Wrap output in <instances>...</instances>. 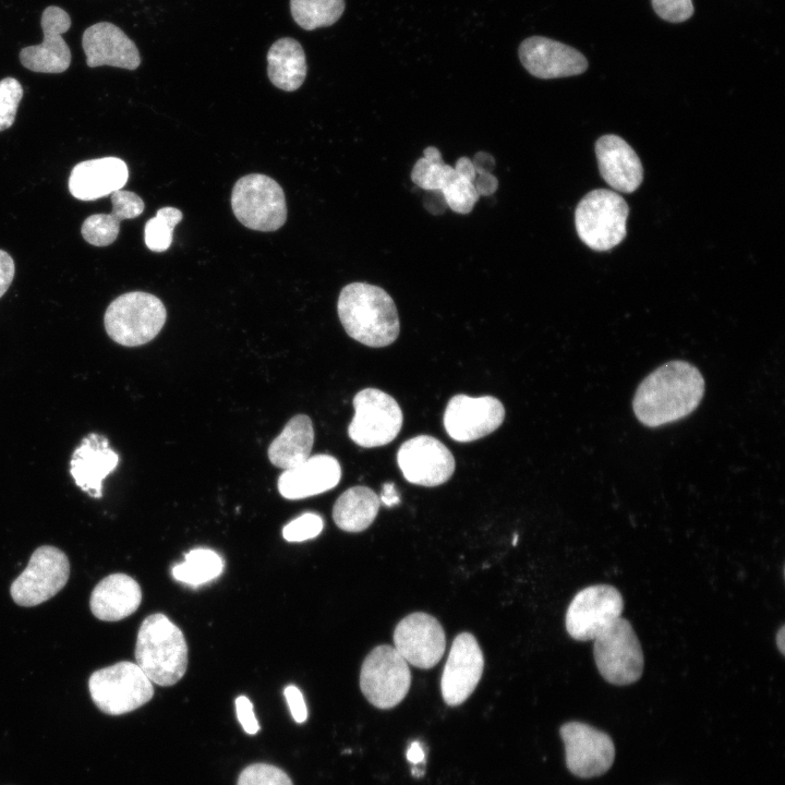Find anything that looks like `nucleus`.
Returning <instances> with one entry per match:
<instances>
[{
    "label": "nucleus",
    "instance_id": "f257e3e1",
    "mask_svg": "<svg viewBox=\"0 0 785 785\" xmlns=\"http://www.w3.org/2000/svg\"><path fill=\"white\" fill-rule=\"evenodd\" d=\"M704 379L692 364L675 360L649 374L636 390L632 408L644 425L657 427L687 416L700 403Z\"/></svg>",
    "mask_w": 785,
    "mask_h": 785
},
{
    "label": "nucleus",
    "instance_id": "f03ea898",
    "mask_svg": "<svg viewBox=\"0 0 785 785\" xmlns=\"http://www.w3.org/2000/svg\"><path fill=\"white\" fill-rule=\"evenodd\" d=\"M338 316L346 333L372 348L392 343L400 331L397 307L381 287L352 282L340 291Z\"/></svg>",
    "mask_w": 785,
    "mask_h": 785
},
{
    "label": "nucleus",
    "instance_id": "7ed1b4c3",
    "mask_svg": "<svg viewBox=\"0 0 785 785\" xmlns=\"http://www.w3.org/2000/svg\"><path fill=\"white\" fill-rule=\"evenodd\" d=\"M135 660L152 683L159 686L177 684L188 667L183 632L161 613L147 616L137 632Z\"/></svg>",
    "mask_w": 785,
    "mask_h": 785
},
{
    "label": "nucleus",
    "instance_id": "20e7f679",
    "mask_svg": "<svg viewBox=\"0 0 785 785\" xmlns=\"http://www.w3.org/2000/svg\"><path fill=\"white\" fill-rule=\"evenodd\" d=\"M167 318L164 303L154 294L132 291L116 298L104 316L108 336L125 347H137L153 340Z\"/></svg>",
    "mask_w": 785,
    "mask_h": 785
},
{
    "label": "nucleus",
    "instance_id": "39448f33",
    "mask_svg": "<svg viewBox=\"0 0 785 785\" xmlns=\"http://www.w3.org/2000/svg\"><path fill=\"white\" fill-rule=\"evenodd\" d=\"M628 214V205L618 193L606 189L593 190L576 207L577 233L592 250H611L626 237Z\"/></svg>",
    "mask_w": 785,
    "mask_h": 785
},
{
    "label": "nucleus",
    "instance_id": "423d86ee",
    "mask_svg": "<svg viewBox=\"0 0 785 785\" xmlns=\"http://www.w3.org/2000/svg\"><path fill=\"white\" fill-rule=\"evenodd\" d=\"M88 689L96 706L110 715L134 711L154 696L149 678L129 661L95 671L88 679Z\"/></svg>",
    "mask_w": 785,
    "mask_h": 785
},
{
    "label": "nucleus",
    "instance_id": "0eeeda50",
    "mask_svg": "<svg viewBox=\"0 0 785 785\" xmlns=\"http://www.w3.org/2000/svg\"><path fill=\"white\" fill-rule=\"evenodd\" d=\"M231 207L235 218L252 230L275 231L287 219L282 188L270 177L261 173L244 176L235 182Z\"/></svg>",
    "mask_w": 785,
    "mask_h": 785
},
{
    "label": "nucleus",
    "instance_id": "6e6552de",
    "mask_svg": "<svg viewBox=\"0 0 785 785\" xmlns=\"http://www.w3.org/2000/svg\"><path fill=\"white\" fill-rule=\"evenodd\" d=\"M593 641L595 664L606 681L626 686L639 680L644 665L643 652L627 619L619 617Z\"/></svg>",
    "mask_w": 785,
    "mask_h": 785
},
{
    "label": "nucleus",
    "instance_id": "1a4fd4ad",
    "mask_svg": "<svg viewBox=\"0 0 785 785\" xmlns=\"http://www.w3.org/2000/svg\"><path fill=\"white\" fill-rule=\"evenodd\" d=\"M353 408L348 434L357 445L365 448L384 446L399 434L402 411L387 392L376 388L362 389L353 398Z\"/></svg>",
    "mask_w": 785,
    "mask_h": 785
},
{
    "label": "nucleus",
    "instance_id": "9d476101",
    "mask_svg": "<svg viewBox=\"0 0 785 785\" xmlns=\"http://www.w3.org/2000/svg\"><path fill=\"white\" fill-rule=\"evenodd\" d=\"M411 685L409 664L391 645L374 648L363 661L360 688L378 709H391L407 696Z\"/></svg>",
    "mask_w": 785,
    "mask_h": 785
},
{
    "label": "nucleus",
    "instance_id": "9b49d317",
    "mask_svg": "<svg viewBox=\"0 0 785 785\" xmlns=\"http://www.w3.org/2000/svg\"><path fill=\"white\" fill-rule=\"evenodd\" d=\"M70 563L59 548L44 545L34 551L24 571L12 582L10 593L21 606H36L55 596L68 582Z\"/></svg>",
    "mask_w": 785,
    "mask_h": 785
},
{
    "label": "nucleus",
    "instance_id": "f8f14e48",
    "mask_svg": "<svg viewBox=\"0 0 785 785\" xmlns=\"http://www.w3.org/2000/svg\"><path fill=\"white\" fill-rule=\"evenodd\" d=\"M623 608L624 600L616 588L587 587L575 595L567 608V632L578 641L594 640L620 617Z\"/></svg>",
    "mask_w": 785,
    "mask_h": 785
},
{
    "label": "nucleus",
    "instance_id": "ddd939ff",
    "mask_svg": "<svg viewBox=\"0 0 785 785\" xmlns=\"http://www.w3.org/2000/svg\"><path fill=\"white\" fill-rule=\"evenodd\" d=\"M505 418V408L495 397L456 395L447 403L444 426L460 443L473 442L496 431Z\"/></svg>",
    "mask_w": 785,
    "mask_h": 785
},
{
    "label": "nucleus",
    "instance_id": "4468645a",
    "mask_svg": "<svg viewBox=\"0 0 785 785\" xmlns=\"http://www.w3.org/2000/svg\"><path fill=\"white\" fill-rule=\"evenodd\" d=\"M397 462L408 482L428 487L447 482L455 471L450 450L428 435L406 440L397 452Z\"/></svg>",
    "mask_w": 785,
    "mask_h": 785
},
{
    "label": "nucleus",
    "instance_id": "2eb2a0df",
    "mask_svg": "<svg viewBox=\"0 0 785 785\" xmlns=\"http://www.w3.org/2000/svg\"><path fill=\"white\" fill-rule=\"evenodd\" d=\"M560 737L567 768L575 775L597 776L613 764L615 747L607 734L584 723L569 722L560 727Z\"/></svg>",
    "mask_w": 785,
    "mask_h": 785
},
{
    "label": "nucleus",
    "instance_id": "dca6fc26",
    "mask_svg": "<svg viewBox=\"0 0 785 785\" xmlns=\"http://www.w3.org/2000/svg\"><path fill=\"white\" fill-rule=\"evenodd\" d=\"M394 644L408 664L427 669L443 657L446 638L435 617L418 612L398 623L394 631Z\"/></svg>",
    "mask_w": 785,
    "mask_h": 785
},
{
    "label": "nucleus",
    "instance_id": "f3484780",
    "mask_svg": "<svg viewBox=\"0 0 785 785\" xmlns=\"http://www.w3.org/2000/svg\"><path fill=\"white\" fill-rule=\"evenodd\" d=\"M484 668L482 650L473 635L459 633L450 648L440 680L444 701L451 706L464 702L478 686Z\"/></svg>",
    "mask_w": 785,
    "mask_h": 785
},
{
    "label": "nucleus",
    "instance_id": "a211bd4d",
    "mask_svg": "<svg viewBox=\"0 0 785 785\" xmlns=\"http://www.w3.org/2000/svg\"><path fill=\"white\" fill-rule=\"evenodd\" d=\"M44 40L20 51L22 65L38 73H62L70 67L71 51L62 34L71 27V17L57 5L47 7L40 20Z\"/></svg>",
    "mask_w": 785,
    "mask_h": 785
},
{
    "label": "nucleus",
    "instance_id": "6ab92c4d",
    "mask_svg": "<svg viewBox=\"0 0 785 785\" xmlns=\"http://www.w3.org/2000/svg\"><path fill=\"white\" fill-rule=\"evenodd\" d=\"M518 52L526 70L543 80L578 75L588 69V61L580 51L542 36L524 39Z\"/></svg>",
    "mask_w": 785,
    "mask_h": 785
},
{
    "label": "nucleus",
    "instance_id": "aec40b11",
    "mask_svg": "<svg viewBox=\"0 0 785 785\" xmlns=\"http://www.w3.org/2000/svg\"><path fill=\"white\" fill-rule=\"evenodd\" d=\"M86 64L90 68L110 65L135 70L141 64L140 51L128 35L110 22L87 27L82 36Z\"/></svg>",
    "mask_w": 785,
    "mask_h": 785
},
{
    "label": "nucleus",
    "instance_id": "412c9836",
    "mask_svg": "<svg viewBox=\"0 0 785 785\" xmlns=\"http://www.w3.org/2000/svg\"><path fill=\"white\" fill-rule=\"evenodd\" d=\"M119 462L118 454L108 439L99 434L85 436L72 454L70 473L75 484L93 497L102 495L101 484Z\"/></svg>",
    "mask_w": 785,
    "mask_h": 785
},
{
    "label": "nucleus",
    "instance_id": "4be33fe9",
    "mask_svg": "<svg viewBox=\"0 0 785 785\" xmlns=\"http://www.w3.org/2000/svg\"><path fill=\"white\" fill-rule=\"evenodd\" d=\"M340 478L341 468L336 458L323 454L310 456L280 474L278 491L287 499H301L334 488Z\"/></svg>",
    "mask_w": 785,
    "mask_h": 785
},
{
    "label": "nucleus",
    "instance_id": "5701e85b",
    "mask_svg": "<svg viewBox=\"0 0 785 785\" xmlns=\"http://www.w3.org/2000/svg\"><path fill=\"white\" fill-rule=\"evenodd\" d=\"M128 178V166L118 157L89 159L74 166L69 190L77 200L94 201L122 190Z\"/></svg>",
    "mask_w": 785,
    "mask_h": 785
},
{
    "label": "nucleus",
    "instance_id": "b1692460",
    "mask_svg": "<svg viewBox=\"0 0 785 785\" xmlns=\"http://www.w3.org/2000/svg\"><path fill=\"white\" fill-rule=\"evenodd\" d=\"M595 154L602 178L614 190L631 193L642 182L641 161L631 146L613 134L601 136L595 143Z\"/></svg>",
    "mask_w": 785,
    "mask_h": 785
},
{
    "label": "nucleus",
    "instance_id": "393cba45",
    "mask_svg": "<svg viewBox=\"0 0 785 785\" xmlns=\"http://www.w3.org/2000/svg\"><path fill=\"white\" fill-rule=\"evenodd\" d=\"M142 601L140 584L125 573H112L92 591L89 607L104 621H118L133 614Z\"/></svg>",
    "mask_w": 785,
    "mask_h": 785
},
{
    "label": "nucleus",
    "instance_id": "a878e982",
    "mask_svg": "<svg viewBox=\"0 0 785 785\" xmlns=\"http://www.w3.org/2000/svg\"><path fill=\"white\" fill-rule=\"evenodd\" d=\"M111 195L110 214H95L87 217L81 228L85 241L95 246L113 243L120 231V222L138 217L144 210L143 200L134 192L118 190Z\"/></svg>",
    "mask_w": 785,
    "mask_h": 785
},
{
    "label": "nucleus",
    "instance_id": "bb28decb",
    "mask_svg": "<svg viewBox=\"0 0 785 785\" xmlns=\"http://www.w3.org/2000/svg\"><path fill=\"white\" fill-rule=\"evenodd\" d=\"M314 444V427L305 414L294 415L268 447L270 462L283 470L305 461Z\"/></svg>",
    "mask_w": 785,
    "mask_h": 785
},
{
    "label": "nucleus",
    "instance_id": "cd10ccee",
    "mask_svg": "<svg viewBox=\"0 0 785 785\" xmlns=\"http://www.w3.org/2000/svg\"><path fill=\"white\" fill-rule=\"evenodd\" d=\"M306 58L301 44L291 37L277 39L267 52L270 82L286 92L297 90L306 76Z\"/></svg>",
    "mask_w": 785,
    "mask_h": 785
},
{
    "label": "nucleus",
    "instance_id": "c85d7f7f",
    "mask_svg": "<svg viewBox=\"0 0 785 785\" xmlns=\"http://www.w3.org/2000/svg\"><path fill=\"white\" fill-rule=\"evenodd\" d=\"M379 506V497L374 491L366 486H353L336 500L333 518L341 530L361 532L374 521Z\"/></svg>",
    "mask_w": 785,
    "mask_h": 785
},
{
    "label": "nucleus",
    "instance_id": "c756f323",
    "mask_svg": "<svg viewBox=\"0 0 785 785\" xmlns=\"http://www.w3.org/2000/svg\"><path fill=\"white\" fill-rule=\"evenodd\" d=\"M224 570V560L218 553L209 548H194L185 554L184 560L172 567V577L191 587L207 583Z\"/></svg>",
    "mask_w": 785,
    "mask_h": 785
},
{
    "label": "nucleus",
    "instance_id": "7c9ffc66",
    "mask_svg": "<svg viewBox=\"0 0 785 785\" xmlns=\"http://www.w3.org/2000/svg\"><path fill=\"white\" fill-rule=\"evenodd\" d=\"M455 167L451 181L439 192L446 205L455 213L469 214L480 198L475 189V169L472 160L460 157Z\"/></svg>",
    "mask_w": 785,
    "mask_h": 785
},
{
    "label": "nucleus",
    "instance_id": "2f4dec72",
    "mask_svg": "<svg viewBox=\"0 0 785 785\" xmlns=\"http://www.w3.org/2000/svg\"><path fill=\"white\" fill-rule=\"evenodd\" d=\"M345 5V0H290V12L301 28L313 31L335 24Z\"/></svg>",
    "mask_w": 785,
    "mask_h": 785
},
{
    "label": "nucleus",
    "instance_id": "473e14b6",
    "mask_svg": "<svg viewBox=\"0 0 785 785\" xmlns=\"http://www.w3.org/2000/svg\"><path fill=\"white\" fill-rule=\"evenodd\" d=\"M455 168L445 164L438 148L428 146L419 158L412 170L411 180L420 189L427 192H440L449 182Z\"/></svg>",
    "mask_w": 785,
    "mask_h": 785
},
{
    "label": "nucleus",
    "instance_id": "72a5a7b5",
    "mask_svg": "<svg viewBox=\"0 0 785 785\" xmlns=\"http://www.w3.org/2000/svg\"><path fill=\"white\" fill-rule=\"evenodd\" d=\"M183 215L176 207H162L150 218L144 229L146 246L153 252H164L169 249L173 239L174 227L182 220Z\"/></svg>",
    "mask_w": 785,
    "mask_h": 785
},
{
    "label": "nucleus",
    "instance_id": "f704fd0d",
    "mask_svg": "<svg viewBox=\"0 0 785 785\" xmlns=\"http://www.w3.org/2000/svg\"><path fill=\"white\" fill-rule=\"evenodd\" d=\"M237 785H293V783L281 769L266 763H254L240 773Z\"/></svg>",
    "mask_w": 785,
    "mask_h": 785
},
{
    "label": "nucleus",
    "instance_id": "c9c22d12",
    "mask_svg": "<svg viewBox=\"0 0 785 785\" xmlns=\"http://www.w3.org/2000/svg\"><path fill=\"white\" fill-rule=\"evenodd\" d=\"M22 97L23 87L16 78L4 77L0 81V131L13 124Z\"/></svg>",
    "mask_w": 785,
    "mask_h": 785
},
{
    "label": "nucleus",
    "instance_id": "e433bc0d",
    "mask_svg": "<svg viewBox=\"0 0 785 785\" xmlns=\"http://www.w3.org/2000/svg\"><path fill=\"white\" fill-rule=\"evenodd\" d=\"M323 528L324 521L319 515L305 512L283 527L282 536L288 542H303L316 538Z\"/></svg>",
    "mask_w": 785,
    "mask_h": 785
},
{
    "label": "nucleus",
    "instance_id": "4c0bfd02",
    "mask_svg": "<svg viewBox=\"0 0 785 785\" xmlns=\"http://www.w3.org/2000/svg\"><path fill=\"white\" fill-rule=\"evenodd\" d=\"M471 160L476 173L474 185L479 195H492L498 188L497 178L492 173L495 166L493 156L485 152H479Z\"/></svg>",
    "mask_w": 785,
    "mask_h": 785
},
{
    "label": "nucleus",
    "instance_id": "58836bf2",
    "mask_svg": "<svg viewBox=\"0 0 785 785\" xmlns=\"http://www.w3.org/2000/svg\"><path fill=\"white\" fill-rule=\"evenodd\" d=\"M655 13L671 23L685 22L693 14L691 0H651Z\"/></svg>",
    "mask_w": 785,
    "mask_h": 785
},
{
    "label": "nucleus",
    "instance_id": "ea45409f",
    "mask_svg": "<svg viewBox=\"0 0 785 785\" xmlns=\"http://www.w3.org/2000/svg\"><path fill=\"white\" fill-rule=\"evenodd\" d=\"M235 713L238 721L245 733L254 735L259 730V725L254 714L253 704L245 696L235 699Z\"/></svg>",
    "mask_w": 785,
    "mask_h": 785
},
{
    "label": "nucleus",
    "instance_id": "a19ab883",
    "mask_svg": "<svg viewBox=\"0 0 785 785\" xmlns=\"http://www.w3.org/2000/svg\"><path fill=\"white\" fill-rule=\"evenodd\" d=\"M283 695L293 720L299 724L304 723L307 718V709L300 689L289 685L285 688Z\"/></svg>",
    "mask_w": 785,
    "mask_h": 785
},
{
    "label": "nucleus",
    "instance_id": "79ce46f5",
    "mask_svg": "<svg viewBox=\"0 0 785 785\" xmlns=\"http://www.w3.org/2000/svg\"><path fill=\"white\" fill-rule=\"evenodd\" d=\"M15 273L13 258L9 253L0 250V298L7 292L12 283Z\"/></svg>",
    "mask_w": 785,
    "mask_h": 785
},
{
    "label": "nucleus",
    "instance_id": "37998d69",
    "mask_svg": "<svg viewBox=\"0 0 785 785\" xmlns=\"http://www.w3.org/2000/svg\"><path fill=\"white\" fill-rule=\"evenodd\" d=\"M381 504L387 507L395 506L400 503L399 494L394 483L388 482L382 486L381 495L378 496Z\"/></svg>",
    "mask_w": 785,
    "mask_h": 785
},
{
    "label": "nucleus",
    "instance_id": "c03bdc74",
    "mask_svg": "<svg viewBox=\"0 0 785 785\" xmlns=\"http://www.w3.org/2000/svg\"><path fill=\"white\" fill-rule=\"evenodd\" d=\"M424 749L420 741L415 740L410 744L407 750V759L413 764H418L424 761Z\"/></svg>",
    "mask_w": 785,
    "mask_h": 785
},
{
    "label": "nucleus",
    "instance_id": "a18cd8bd",
    "mask_svg": "<svg viewBox=\"0 0 785 785\" xmlns=\"http://www.w3.org/2000/svg\"><path fill=\"white\" fill-rule=\"evenodd\" d=\"M776 645L782 654L785 653V626H782L776 632Z\"/></svg>",
    "mask_w": 785,
    "mask_h": 785
},
{
    "label": "nucleus",
    "instance_id": "49530a36",
    "mask_svg": "<svg viewBox=\"0 0 785 785\" xmlns=\"http://www.w3.org/2000/svg\"><path fill=\"white\" fill-rule=\"evenodd\" d=\"M517 540H518V535L516 534V535L514 536V539H512V544H514V545L517 544Z\"/></svg>",
    "mask_w": 785,
    "mask_h": 785
}]
</instances>
